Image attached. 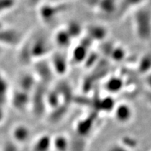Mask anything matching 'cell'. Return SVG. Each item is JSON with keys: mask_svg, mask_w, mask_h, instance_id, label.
Listing matches in <instances>:
<instances>
[{"mask_svg": "<svg viewBox=\"0 0 151 151\" xmlns=\"http://www.w3.org/2000/svg\"><path fill=\"white\" fill-rule=\"evenodd\" d=\"M137 31L141 40L147 41L151 39V11L143 9L137 16Z\"/></svg>", "mask_w": 151, "mask_h": 151, "instance_id": "cell-1", "label": "cell"}, {"mask_svg": "<svg viewBox=\"0 0 151 151\" xmlns=\"http://www.w3.org/2000/svg\"><path fill=\"white\" fill-rule=\"evenodd\" d=\"M19 39L20 36L16 30L0 28V44L12 46L16 44Z\"/></svg>", "mask_w": 151, "mask_h": 151, "instance_id": "cell-2", "label": "cell"}, {"mask_svg": "<svg viewBox=\"0 0 151 151\" xmlns=\"http://www.w3.org/2000/svg\"><path fill=\"white\" fill-rule=\"evenodd\" d=\"M133 111L129 106L126 104L119 105L115 112V118L118 122L125 124L132 120Z\"/></svg>", "mask_w": 151, "mask_h": 151, "instance_id": "cell-3", "label": "cell"}, {"mask_svg": "<svg viewBox=\"0 0 151 151\" xmlns=\"http://www.w3.org/2000/svg\"><path fill=\"white\" fill-rule=\"evenodd\" d=\"M30 135H31V133H30L29 129L24 124L16 125L12 132L13 139L16 142L19 143L27 142L28 139H29Z\"/></svg>", "mask_w": 151, "mask_h": 151, "instance_id": "cell-4", "label": "cell"}, {"mask_svg": "<svg viewBox=\"0 0 151 151\" xmlns=\"http://www.w3.org/2000/svg\"><path fill=\"white\" fill-rule=\"evenodd\" d=\"M52 139L48 134L40 136L34 143L32 151H50L52 148Z\"/></svg>", "mask_w": 151, "mask_h": 151, "instance_id": "cell-5", "label": "cell"}, {"mask_svg": "<svg viewBox=\"0 0 151 151\" xmlns=\"http://www.w3.org/2000/svg\"><path fill=\"white\" fill-rule=\"evenodd\" d=\"M70 141L65 135H58L52 139V148L55 151H69Z\"/></svg>", "mask_w": 151, "mask_h": 151, "instance_id": "cell-6", "label": "cell"}, {"mask_svg": "<svg viewBox=\"0 0 151 151\" xmlns=\"http://www.w3.org/2000/svg\"><path fill=\"white\" fill-rule=\"evenodd\" d=\"M27 96L25 92L20 90L16 91L13 94L12 104L17 109H23L27 103Z\"/></svg>", "mask_w": 151, "mask_h": 151, "instance_id": "cell-7", "label": "cell"}, {"mask_svg": "<svg viewBox=\"0 0 151 151\" xmlns=\"http://www.w3.org/2000/svg\"><path fill=\"white\" fill-rule=\"evenodd\" d=\"M140 69L141 72L148 73L151 71V54H147L140 62Z\"/></svg>", "mask_w": 151, "mask_h": 151, "instance_id": "cell-8", "label": "cell"}, {"mask_svg": "<svg viewBox=\"0 0 151 151\" xmlns=\"http://www.w3.org/2000/svg\"><path fill=\"white\" fill-rule=\"evenodd\" d=\"M120 143L130 151H132L133 149H135L138 146L137 140H136L134 138L132 137H123L122 141Z\"/></svg>", "mask_w": 151, "mask_h": 151, "instance_id": "cell-9", "label": "cell"}, {"mask_svg": "<svg viewBox=\"0 0 151 151\" xmlns=\"http://www.w3.org/2000/svg\"><path fill=\"white\" fill-rule=\"evenodd\" d=\"M16 0H0V14L12 9L16 5Z\"/></svg>", "mask_w": 151, "mask_h": 151, "instance_id": "cell-10", "label": "cell"}, {"mask_svg": "<svg viewBox=\"0 0 151 151\" xmlns=\"http://www.w3.org/2000/svg\"><path fill=\"white\" fill-rule=\"evenodd\" d=\"M8 91V83L4 78V77L0 73V94L6 96V92Z\"/></svg>", "mask_w": 151, "mask_h": 151, "instance_id": "cell-11", "label": "cell"}, {"mask_svg": "<svg viewBox=\"0 0 151 151\" xmlns=\"http://www.w3.org/2000/svg\"><path fill=\"white\" fill-rule=\"evenodd\" d=\"M2 151H19L17 145L12 141H6L4 145Z\"/></svg>", "mask_w": 151, "mask_h": 151, "instance_id": "cell-12", "label": "cell"}, {"mask_svg": "<svg viewBox=\"0 0 151 151\" xmlns=\"http://www.w3.org/2000/svg\"><path fill=\"white\" fill-rule=\"evenodd\" d=\"M107 151H130L128 150L127 148H126L125 147L122 146L120 143H116V144L111 145V146H109Z\"/></svg>", "mask_w": 151, "mask_h": 151, "instance_id": "cell-13", "label": "cell"}, {"mask_svg": "<svg viewBox=\"0 0 151 151\" xmlns=\"http://www.w3.org/2000/svg\"><path fill=\"white\" fill-rule=\"evenodd\" d=\"M146 83L150 90H151V71L150 73H147L146 74Z\"/></svg>", "mask_w": 151, "mask_h": 151, "instance_id": "cell-14", "label": "cell"}, {"mask_svg": "<svg viewBox=\"0 0 151 151\" xmlns=\"http://www.w3.org/2000/svg\"><path fill=\"white\" fill-rule=\"evenodd\" d=\"M4 118V112L3 107L0 106V122H1Z\"/></svg>", "mask_w": 151, "mask_h": 151, "instance_id": "cell-15", "label": "cell"}, {"mask_svg": "<svg viewBox=\"0 0 151 151\" xmlns=\"http://www.w3.org/2000/svg\"><path fill=\"white\" fill-rule=\"evenodd\" d=\"M1 51H2V50H1V46H0V55H1Z\"/></svg>", "mask_w": 151, "mask_h": 151, "instance_id": "cell-16", "label": "cell"}]
</instances>
